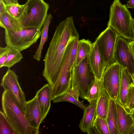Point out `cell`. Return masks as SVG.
<instances>
[{
  "label": "cell",
  "instance_id": "6da1fadb",
  "mask_svg": "<svg viewBox=\"0 0 134 134\" xmlns=\"http://www.w3.org/2000/svg\"><path fill=\"white\" fill-rule=\"evenodd\" d=\"M79 38L72 16L67 17L57 26L43 60L42 75L51 87L60 72L68 44L72 40Z\"/></svg>",
  "mask_w": 134,
  "mask_h": 134
},
{
  "label": "cell",
  "instance_id": "7a4b0ae2",
  "mask_svg": "<svg viewBox=\"0 0 134 134\" xmlns=\"http://www.w3.org/2000/svg\"><path fill=\"white\" fill-rule=\"evenodd\" d=\"M3 112L17 134H38L39 129L31 126L24 112L8 90L4 91L2 97Z\"/></svg>",
  "mask_w": 134,
  "mask_h": 134
},
{
  "label": "cell",
  "instance_id": "3957f363",
  "mask_svg": "<svg viewBox=\"0 0 134 134\" xmlns=\"http://www.w3.org/2000/svg\"><path fill=\"white\" fill-rule=\"evenodd\" d=\"M133 18L125 4L120 0H114L111 5L107 24L124 38L133 40L132 21Z\"/></svg>",
  "mask_w": 134,
  "mask_h": 134
},
{
  "label": "cell",
  "instance_id": "277c9868",
  "mask_svg": "<svg viewBox=\"0 0 134 134\" xmlns=\"http://www.w3.org/2000/svg\"><path fill=\"white\" fill-rule=\"evenodd\" d=\"M89 55H86L78 65L74 64L71 70V85L77 87L79 97L85 100L96 79L90 63Z\"/></svg>",
  "mask_w": 134,
  "mask_h": 134
},
{
  "label": "cell",
  "instance_id": "5b68a950",
  "mask_svg": "<svg viewBox=\"0 0 134 134\" xmlns=\"http://www.w3.org/2000/svg\"><path fill=\"white\" fill-rule=\"evenodd\" d=\"M26 3V9L20 19L23 27L41 30L47 15L48 4L43 0H28Z\"/></svg>",
  "mask_w": 134,
  "mask_h": 134
},
{
  "label": "cell",
  "instance_id": "8992f818",
  "mask_svg": "<svg viewBox=\"0 0 134 134\" xmlns=\"http://www.w3.org/2000/svg\"><path fill=\"white\" fill-rule=\"evenodd\" d=\"M4 34L7 46L21 52L37 42L41 36V31L36 28H25L16 31L5 30Z\"/></svg>",
  "mask_w": 134,
  "mask_h": 134
},
{
  "label": "cell",
  "instance_id": "52a82bcc",
  "mask_svg": "<svg viewBox=\"0 0 134 134\" xmlns=\"http://www.w3.org/2000/svg\"><path fill=\"white\" fill-rule=\"evenodd\" d=\"M118 33L107 26L96 38L98 50L107 66L115 62L114 53Z\"/></svg>",
  "mask_w": 134,
  "mask_h": 134
},
{
  "label": "cell",
  "instance_id": "ba28073f",
  "mask_svg": "<svg viewBox=\"0 0 134 134\" xmlns=\"http://www.w3.org/2000/svg\"><path fill=\"white\" fill-rule=\"evenodd\" d=\"M123 67L117 63L107 65L102 77L104 89L110 98L116 100L118 97Z\"/></svg>",
  "mask_w": 134,
  "mask_h": 134
},
{
  "label": "cell",
  "instance_id": "9c48e42d",
  "mask_svg": "<svg viewBox=\"0 0 134 134\" xmlns=\"http://www.w3.org/2000/svg\"><path fill=\"white\" fill-rule=\"evenodd\" d=\"M18 79L15 72L8 68L2 78L1 86L4 91L8 90L9 91L24 113L26 101Z\"/></svg>",
  "mask_w": 134,
  "mask_h": 134
},
{
  "label": "cell",
  "instance_id": "30bf717a",
  "mask_svg": "<svg viewBox=\"0 0 134 134\" xmlns=\"http://www.w3.org/2000/svg\"><path fill=\"white\" fill-rule=\"evenodd\" d=\"M115 62L126 69L132 76L134 73V57L130 49L128 40L119 36L114 53Z\"/></svg>",
  "mask_w": 134,
  "mask_h": 134
},
{
  "label": "cell",
  "instance_id": "8fae6325",
  "mask_svg": "<svg viewBox=\"0 0 134 134\" xmlns=\"http://www.w3.org/2000/svg\"><path fill=\"white\" fill-rule=\"evenodd\" d=\"M115 100L119 134H130L134 127V121L131 114L117 99Z\"/></svg>",
  "mask_w": 134,
  "mask_h": 134
},
{
  "label": "cell",
  "instance_id": "7c38bea8",
  "mask_svg": "<svg viewBox=\"0 0 134 134\" xmlns=\"http://www.w3.org/2000/svg\"><path fill=\"white\" fill-rule=\"evenodd\" d=\"M24 114L25 117L32 126L39 129L43 122L40 108L36 95L32 99L26 102Z\"/></svg>",
  "mask_w": 134,
  "mask_h": 134
},
{
  "label": "cell",
  "instance_id": "4fadbf2b",
  "mask_svg": "<svg viewBox=\"0 0 134 134\" xmlns=\"http://www.w3.org/2000/svg\"><path fill=\"white\" fill-rule=\"evenodd\" d=\"M91 65L96 78L101 79L107 65L98 50L96 41L93 43L89 55Z\"/></svg>",
  "mask_w": 134,
  "mask_h": 134
},
{
  "label": "cell",
  "instance_id": "5bb4252c",
  "mask_svg": "<svg viewBox=\"0 0 134 134\" xmlns=\"http://www.w3.org/2000/svg\"><path fill=\"white\" fill-rule=\"evenodd\" d=\"M36 95L37 97L43 121L47 116L51 108V87L48 83L44 85L37 91Z\"/></svg>",
  "mask_w": 134,
  "mask_h": 134
},
{
  "label": "cell",
  "instance_id": "9a60e30c",
  "mask_svg": "<svg viewBox=\"0 0 134 134\" xmlns=\"http://www.w3.org/2000/svg\"><path fill=\"white\" fill-rule=\"evenodd\" d=\"M97 101L89 103L83 109V114L79 125L80 130L84 133H87L94 126L96 117Z\"/></svg>",
  "mask_w": 134,
  "mask_h": 134
},
{
  "label": "cell",
  "instance_id": "2e32d148",
  "mask_svg": "<svg viewBox=\"0 0 134 134\" xmlns=\"http://www.w3.org/2000/svg\"><path fill=\"white\" fill-rule=\"evenodd\" d=\"M79 41L78 38L74 39L68 44L64 56L61 70L71 71L76 60Z\"/></svg>",
  "mask_w": 134,
  "mask_h": 134
},
{
  "label": "cell",
  "instance_id": "e0dca14e",
  "mask_svg": "<svg viewBox=\"0 0 134 134\" xmlns=\"http://www.w3.org/2000/svg\"><path fill=\"white\" fill-rule=\"evenodd\" d=\"M133 83L131 75L125 68L122 70L117 100L124 107L126 103L130 86Z\"/></svg>",
  "mask_w": 134,
  "mask_h": 134
},
{
  "label": "cell",
  "instance_id": "ac0fdd59",
  "mask_svg": "<svg viewBox=\"0 0 134 134\" xmlns=\"http://www.w3.org/2000/svg\"><path fill=\"white\" fill-rule=\"evenodd\" d=\"M79 91L77 87L71 85L65 93L55 98L52 100L54 103L61 102H69L83 109L86 105L84 104L83 100H79Z\"/></svg>",
  "mask_w": 134,
  "mask_h": 134
},
{
  "label": "cell",
  "instance_id": "d6986e66",
  "mask_svg": "<svg viewBox=\"0 0 134 134\" xmlns=\"http://www.w3.org/2000/svg\"><path fill=\"white\" fill-rule=\"evenodd\" d=\"M0 25L5 30L9 31H16L24 29L20 20L7 12L0 14Z\"/></svg>",
  "mask_w": 134,
  "mask_h": 134
},
{
  "label": "cell",
  "instance_id": "ffe728a7",
  "mask_svg": "<svg viewBox=\"0 0 134 134\" xmlns=\"http://www.w3.org/2000/svg\"><path fill=\"white\" fill-rule=\"evenodd\" d=\"M115 100L110 98L106 120L110 134H119Z\"/></svg>",
  "mask_w": 134,
  "mask_h": 134
},
{
  "label": "cell",
  "instance_id": "44dd1931",
  "mask_svg": "<svg viewBox=\"0 0 134 134\" xmlns=\"http://www.w3.org/2000/svg\"><path fill=\"white\" fill-rule=\"evenodd\" d=\"M110 98L108 93L103 89L97 101L96 117L106 119Z\"/></svg>",
  "mask_w": 134,
  "mask_h": 134
},
{
  "label": "cell",
  "instance_id": "7402d4cb",
  "mask_svg": "<svg viewBox=\"0 0 134 134\" xmlns=\"http://www.w3.org/2000/svg\"><path fill=\"white\" fill-rule=\"evenodd\" d=\"M52 18V15L51 14H49L47 15L43 23L41 31L40 41L38 48L33 56L34 58L38 61L40 60L43 47L48 38L49 27Z\"/></svg>",
  "mask_w": 134,
  "mask_h": 134
},
{
  "label": "cell",
  "instance_id": "603a6c76",
  "mask_svg": "<svg viewBox=\"0 0 134 134\" xmlns=\"http://www.w3.org/2000/svg\"><path fill=\"white\" fill-rule=\"evenodd\" d=\"M92 45L89 40L83 39L79 41L75 65H78L86 55L90 54Z\"/></svg>",
  "mask_w": 134,
  "mask_h": 134
},
{
  "label": "cell",
  "instance_id": "cb8c5ba5",
  "mask_svg": "<svg viewBox=\"0 0 134 134\" xmlns=\"http://www.w3.org/2000/svg\"><path fill=\"white\" fill-rule=\"evenodd\" d=\"M103 89L102 78L100 80L96 78L88 90L86 100L89 103L97 101Z\"/></svg>",
  "mask_w": 134,
  "mask_h": 134
},
{
  "label": "cell",
  "instance_id": "d4e9b609",
  "mask_svg": "<svg viewBox=\"0 0 134 134\" xmlns=\"http://www.w3.org/2000/svg\"><path fill=\"white\" fill-rule=\"evenodd\" d=\"M26 7V3L22 5L19 3L6 5V12L13 17L20 20L25 12Z\"/></svg>",
  "mask_w": 134,
  "mask_h": 134
},
{
  "label": "cell",
  "instance_id": "484cf974",
  "mask_svg": "<svg viewBox=\"0 0 134 134\" xmlns=\"http://www.w3.org/2000/svg\"><path fill=\"white\" fill-rule=\"evenodd\" d=\"M23 58L21 51L18 49L12 48L4 64V66L10 68L19 62Z\"/></svg>",
  "mask_w": 134,
  "mask_h": 134
},
{
  "label": "cell",
  "instance_id": "4316f807",
  "mask_svg": "<svg viewBox=\"0 0 134 134\" xmlns=\"http://www.w3.org/2000/svg\"><path fill=\"white\" fill-rule=\"evenodd\" d=\"M0 134H17L3 112L0 111Z\"/></svg>",
  "mask_w": 134,
  "mask_h": 134
},
{
  "label": "cell",
  "instance_id": "83f0119b",
  "mask_svg": "<svg viewBox=\"0 0 134 134\" xmlns=\"http://www.w3.org/2000/svg\"><path fill=\"white\" fill-rule=\"evenodd\" d=\"M93 126L97 129L100 134H110L106 119L96 117Z\"/></svg>",
  "mask_w": 134,
  "mask_h": 134
},
{
  "label": "cell",
  "instance_id": "f1b7e54d",
  "mask_svg": "<svg viewBox=\"0 0 134 134\" xmlns=\"http://www.w3.org/2000/svg\"><path fill=\"white\" fill-rule=\"evenodd\" d=\"M124 107L128 112L130 113L134 108V83H133L130 86L126 103Z\"/></svg>",
  "mask_w": 134,
  "mask_h": 134
},
{
  "label": "cell",
  "instance_id": "f546056e",
  "mask_svg": "<svg viewBox=\"0 0 134 134\" xmlns=\"http://www.w3.org/2000/svg\"><path fill=\"white\" fill-rule=\"evenodd\" d=\"M12 48L7 46L0 47V68L4 66V64Z\"/></svg>",
  "mask_w": 134,
  "mask_h": 134
},
{
  "label": "cell",
  "instance_id": "4dcf8cb0",
  "mask_svg": "<svg viewBox=\"0 0 134 134\" xmlns=\"http://www.w3.org/2000/svg\"><path fill=\"white\" fill-rule=\"evenodd\" d=\"M6 12H7L6 4L2 0H0V14Z\"/></svg>",
  "mask_w": 134,
  "mask_h": 134
},
{
  "label": "cell",
  "instance_id": "1f68e13d",
  "mask_svg": "<svg viewBox=\"0 0 134 134\" xmlns=\"http://www.w3.org/2000/svg\"><path fill=\"white\" fill-rule=\"evenodd\" d=\"M125 5L127 8L134 9V0H129Z\"/></svg>",
  "mask_w": 134,
  "mask_h": 134
},
{
  "label": "cell",
  "instance_id": "d6a6232c",
  "mask_svg": "<svg viewBox=\"0 0 134 134\" xmlns=\"http://www.w3.org/2000/svg\"><path fill=\"white\" fill-rule=\"evenodd\" d=\"M87 134H99L98 130L96 127L93 126L87 132Z\"/></svg>",
  "mask_w": 134,
  "mask_h": 134
},
{
  "label": "cell",
  "instance_id": "836d02e7",
  "mask_svg": "<svg viewBox=\"0 0 134 134\" xmlns=\"http://www.w3.org/2000/svg\"><path fill=\"white\" fill-rule=\"evenodd\" d=\"M6 5L18 4V0H2Z\"/></svg>",
  "mask_w": 134,
  "mask_h": 134
},
{
  "label": "cell",
  "instance_id": "e575fe53",
  "mask_svg": "<svg viewBox=\"0 0 134 134\" xmlns=\"http://www.w3.org/2000/svg\"><path fill=\"white\" fill-rule=\"evenodd\" d=\"M129 45L130 49L134 57V40L129 41Z\"/></svg>",
  "mask_w": 134,
  "mask_h": 134
},
{
  "label": "cell",
  "instance_id": "d590c367",
  "mask_svg": "<svg viewBox=\"0 0 134 134\" xmlns=\"http://www.w3.org/2000/svg\"><path fill=\"white\" fill-rule=\"evenodd\" d=\"M132 26L133 33V40H134V18H132Z\"/></svg>",
  "mask_w": 134,
  "mask_h": 134
},
{
  "label": "cell",
  "instance_id": "8d00e7d4",
  "mask_svg": "<svg viewBox=\"0 0 134 134\" xmlns=\"http://www.w3.org/2000/svg\"><path fill=\"white\" fill-rule=\"evenodd\" d=\"M130 113L134 121V108L132 110Z\"/></svg>",
  "mask_w": 134,
  "mask_h": 134
},
{
  "label": "cell",
  "instance_id": "74e56055",
  "mask_svg": "<svg viewBox=\"0 0 134 134\" xmlns=\"http://www.w3.org/2000/svg\"><path fill=\"white\" fill-rule=\"evenodd\" d=\"M130 134H134V127L131 132H130Z\"/></svg>",
  "mask_w": 134,
  "mask_h": 134
},
{
  "label": "cell",
  "instance_id": "f35d334b",
  "mask_svg": "<svg viewBox=\"0 0 134 134\" xmlns=\"http://www.w3.org/2000/svg\"><path fill=\"white\" fill-rule=\"evenodd\" d=\"M132 79L133 80V83H134V73L133 75L132 76Z\"/></svg>",
  "mask_w": 134,
  "mask_h": 134
}]
</instances>
